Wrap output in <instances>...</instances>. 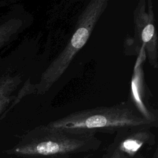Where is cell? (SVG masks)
<instances>
[{
	"mask_svg": "<svg viewBox=\"0 0 158 158\" xmlns=\"http://www.w3.org/2000/svg\"><path fill=\"white\" fill-rule=\"evenodd\" d=\"M134 158H158V151L157 149L156 148L154 152L152 154V155L150 157H148L147 156H144L141 153H139L137 154Z\"/></svg>",
	"mask_w": 158,
	"mask_h": 158,
	"instance_id": "obj_10",
	"label": "cell"
},
{
	"mask_svg": "<svg viewBox=\"0 0 158 158\" xmlns=\"http://www.w3.org/2000/svg\"><path fill=\"white\" fill-rule=\"evenodd\" d=\"M23 23L18 18H11L0 24V48L9 42L22 29Z\"/></svg>",
	"mask_w": 158,
	"mask_h": 158,
	"instance_id": "obj_8",
	"label": "cell"
},
{
	"mask_svg": "<svg viewBox=\"0 0 158 158\" xmlns=\"http://www.w3.org/2000/svg\"><path fill=\"white\" fill-rule=\"evenodd\" d=\"M138 55L131 79V99L129 100L133 102L142 115L157 125V110L152 109L149 105V95L151 94L144 81L142 64L146 59V55L143 48L140 49Z\"/></svg>",
	"mask_w": 158,
	"mask_h": 158,
	"instance_id": "obj_6",
	"label": "cell"
},
{
	"mask_svg": "<svg viewBox=\"0 0 158 158\" xmlns=\"http://www.w3.org/2000/svg\"><path fill=\"white\" fill-rule=\"evenodd\" d=\"M102 141L95 134L49 127H35L23 135L12 149L4 152L23 158H72L94 152Z\"/></svg>",
	"mask_w": 158,
	"mask_h": 158,
	"instance_id": "obj_1",
	"label": "cell"
},
{
	"mask_svg": "<svg viewBox=\"0 0 158 158\" xmlns=\"http://www.w3.org/2000/svg\"><path fill=\"white\" fill-rule=\"evenodd\" d=\"M102 158H128V157L117 149L109 146Z\"/></svg>",
	"mask_w": 158,
	"mask_h": 158,
	"instance_id": "obj_9",
	"label": "cell"
},
{
	"mask_svg": "<svg viewBox=\"0 0 158 158\" xmlns=\"http://www.w3.org/2000/svg\"><path fill=\"white\" fill-rule=\"evenodd\" d=\"M46 125L51 127L95 135L98 132L114 134L130 127H157V125L142 115L129 99L111 106L73 112Z\"/></svg>",
	"mask_w": 158,
	"mask_h": 158,
	"instance_id": "obj_2",
	"label": "cell"
},
{
	"mask_svg": "<svg viewBox=\"0 0 158 158\" xmlns=\"http://www.w3.org/2000/svg\"><path fill=\"white\" fill-rule=\"evenodd\" d=\"M151 126L141 125L126 127L115 133L110 146L123 153L128 158H134L145 146L155 143L156 136Z\"/></svg>",
	"mask_w": 158,
	"mask_h": 158,
	"instance_id": "obj_5",
	"label": "cell"
},
{
	"mask_svg": "<svg viewBox=\"0 0 158 158\" xmlns=\"http://www.w3.org/2000/svg\"><path fill=\"white\" fill-rule=\"evenodd\" d=\"M20 82L21 78L19 75H0V114L15 98L13 94Z\"/></svg>",
	"mask_w": 158,
	"mask_h": 158,
	"instance_id": "obj_7",
	"label": "cell"
},
{
	"mask_svg": "<svg viewBox=\"0 0 158 158\" xmlns=\"http://www.w3.org/2000/svg\"><path fill=\"white\" fill-rule=\"evenodd\" d=\"M135 36L133 42L136 51L143 48L146 58L154 69L158 67V37L155 16L151 1H140L133 13Z\"/></svg>",
	"mask_w": 158,
	"mask_h": 158,
	"instance_id": "obj_4",
	"label": "cell"
},
{
	"mask_svg": "<svg viewBox=\"0 0 158 158\" xmlns=\"http://www.w3.org/2000/svg\"><path fill=\"white\" fill-rule=\"evenodd\" d=\"M107 0H92L80 14L75 31L64 49L42 73L35 86L38 94L47 93L60 78L77 53L85 46L97 22L108 6Z\"/></svg>",
	"mask_w": 158,
	"mask_h": 158,
	"instance_id": "obj_3",
	"label": "cell"
}]
</instances>
